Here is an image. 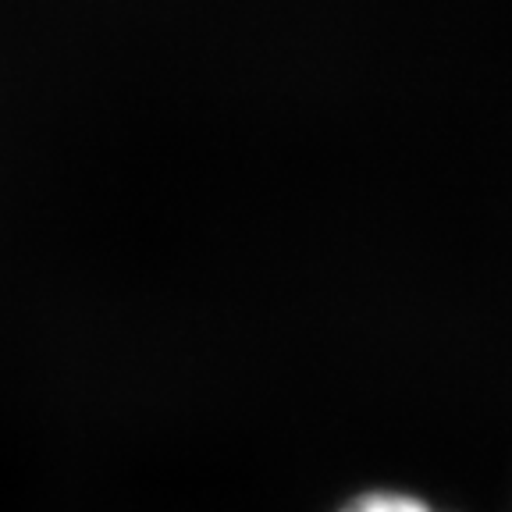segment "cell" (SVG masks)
I'll return each mask as SVG.
<instances>
[{
  "label": "cell",
  "mask_w": 512,
  "mask_h": 512,
  "mask_svg": "<svg viewBox=\"0 0 512 512\" xmlns=\"http://www.w3.org/2000/svg\"><path fill=\"white\" fill-rule=\"evenodd\" d=\"M335 512H456V509L434 502L424 491L399 488V484H367V488L345 495L335 505Z\"/></svg>",
  "instance_id": "6da1fadb"
}]
</instances>
